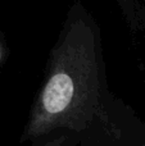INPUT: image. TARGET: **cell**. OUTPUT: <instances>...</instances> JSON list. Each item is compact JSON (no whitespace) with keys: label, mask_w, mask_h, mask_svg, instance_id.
I'll return each instance as SVG.
<instances>
[{"label":"cell","mask_w":145,"mask_h":146,"mask_svg":"<svg viewBox=\"0 0 145 146\" xmlns=\"http://www.w3.org/2000/svg\"><path fill=\"white\" fill-rule=\"evenodd\" d=\"M96 32L84 19L71 22L51 54L48 77L31 110L26 139L57 128L82 131L104 117Z\"/></svg>","instance_id":"6da1fadb"},{"label":"cell","mask_w":145,"mask_h":146,"mask_svg":"<svg viewBox=\"0 0 145 146\" xmlns=\"http://www.w3.org/2000/svg\"><path fill=\"white\" fill-rule=\"evenodd\" d=\"M64 141H66V137L61 136V137H58V139H55V140H51V141L48 142L45 146H63Z\"/></svg>","instance_id":"7a4b0ae2"},{"label":"cell","mask_w":145,"mask_h":146,"mask_svg":"<svg viewBox=\"0 0 145 146\" xmlns=\"http://www.w3.org/2000/svg\"><path fill=\"white\" fill-rule=\"evenodd\" d=\"M0 59H1V55H0Z\"/></svg>","instance_id":"3957f363"}]
</instances>
